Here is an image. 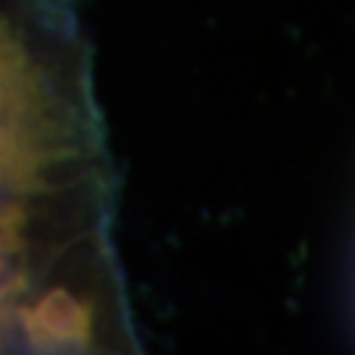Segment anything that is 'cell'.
<instances>
[{
	"mask_svg": "<svg viewBox=\"0 0 355 355\" xmlns=\"http://www.w3.org/2000/svg\"><path fill=\"white\" fill-rule=\"evenodd\" d=\"M114 166L71 0H0V353H132Z\"/></svg>",
	"mask_w": 355,
	"mask_h": 355,
	"instance_id": "cell-1",
	"label": "cell"
}]
</instances>
